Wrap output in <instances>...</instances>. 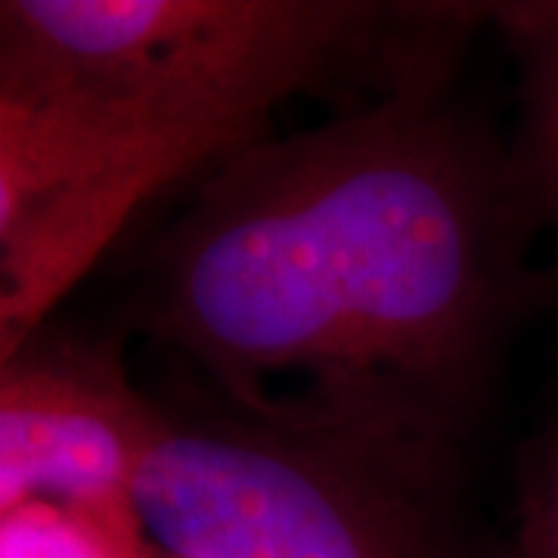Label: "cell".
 Returning a JSON list of instances; mask_svg holds the SVG:
<instances>
[{
  "label": "cell",
  "mask_w": 558,
  "mask_h": 558,
  "mask_svg": "<svg viewBox=\"0 0 558 558\" xmlns=\"http://www.w3.org/2000/svg\"><path fill=\"white\" fill-rule=\"evenodd\" d=\"M153 258L146 323L233 416L425 484L484 388L521 183L416 65L223 153Z\"/></svg>",
  "instance_id": "6da1fadb"
},
{
  "label": "cell",
  "mask_w": 558,
  "mask_h": 558,
  "mask_svg": "<svg viewBox=\"0 0 558 558\" xmlns=\"http://www.w3.org/2000/svg\"><path fill=\"white\" fill-rule=\"evenodd\" d=\"M388 13L341 0H0V87L264 124Z\"/></svg>",
  "instance_id": "7a4b0ae2"
},
{
  "label": "cell",
  "mask_w": 558,
  "mask_h": 558,
  "mask_svg": "<svg viewBox=\"0 0 558 558\" xmlns=\"http://www.w3.org/2000/svg\"><path fill=\"white\" fill-rule=\"evenodd\" d=\"M418 484L240 416L156 418L131 481L168 558H444Z\"/></svg>",
  "instance_id": "3957f363"
},
{
  "label": "cell",
  "mask_w": 558,
  "mask_h": 558,
  "mask_svg": "<svg viewBox=\"0 0 558 558\" xmlns=\"http://www.w3.org/2000/svg\"><path fill=\"white\" fill-rule=\"evenodd\" d=\"M156 418L109 360H13L0 369V519L44 499L94 519L128 549L149 546L131 481Z\"/></svg>",
  "instance_id": "277c9868"
},
{
  "label": "cell",
  "mask_w": 558,
  "mask_h": 558,
  "mask_svg": "<svg viewBox=\"0 0 558 558\" xmlns=\"http://www.w3.org/2000/svg\"><path fill=\"white\" fill-rule=\"evenodd\" d=\"M260 128L161 109L35 100L0 87V242L109 183L183 178L260 137Z\"/></svg>",
  "instance_id": "5b68a950"
},
{
  "label": "cell",
  "mask_w": 558,
  "mask_h": 558,
  "mask_svg": "<svg viewBox=\"0 0 558 558\" xmlns=\"http://www.w3.org/2000/svg\"><path fill=\"white\" fill-rule=\"evenodd\" d=\"M102 248L100 233L69 215H53L16 240L0 242V369L22 357L44 314Z\"/></svg>",
  "instance_id": "8992f818"
},
{
  "label": "cell",
  "mask_w": 558,
  "mask_h": 558,
  "mask_svg": "<svg viewBox=\"0 0 558 558\" xmlns=\"http://www.w3.org/2000/svg\"><path fill=\"white\" fill-rule=\"evenodd\" d=\"M512 20L527 44L519 183L558 218V7H524Z\"/></svg>",
  "instance_id": "52a82bcc"
},
{
  "label": "cell",
  "mask_w": 558,
  "mask_h": 558,
  "mask_svg": "<svg viewBox=\"0 0 558 558\" xmlns=\"http://www.w3.org/2000/svg\"><path fill=\"white\" fill-rule=\"evenodd\" d=\"M128 549L102 524L60 502H28L0 519V558H153Z\"/></svg>",
  "instance_id": "ba28073f"
},
{
  "label": "cell",
  "mask_w": 558,
  "mask_h": 558,
  "mask_svg": "<svg viewBox=\"0 0 558 558\" xmlns=\"http://www.w3.org/2000/svg\"><path fill=\"white\" fill-rule=\"evenodd\" d=\"M509 558H558V418L521 465Z\"/></svg>",
  "instance_id": "9c48e42d"
},
{
  "label": "cell",
  "mask_w": 558,
  "mask_h": 558,
  "mask_svg": "<svg viewBox=\"0 0 558 558\" xmlns=\"http://www.w3.org/2000/svg\"><path fill=\"white\" fill-rule=\"evenodd\" d=\"M153 549H156V546H153ZM156 558H168V556H161V553H159V549H156Z\"/></svg>",
  "instance_id": "30bf717a"
},
{
  "label": "cell",
  "mask_w": 558,
  "mask_h": 558,
  "mask_svg": "<svg viewBox=\"0 0 558 558\" xmlns=\"http://www.w3.org/2000/svg\"><path fill=\"white\" fill-rule=\"evenodd\" d=\"M556 220H558V218H556Z\"/></svg>",
  "instance_id": "8fae6325"
}]
</instances>
